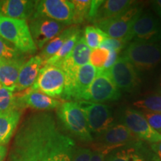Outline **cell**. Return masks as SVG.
Here are the masks:
<instances>
[{"label": "cell", "mask_w": 161, "mask_h": 161, "mask_svg": "<svg viewBox=\"0 0 161 161\" xmlns=\"http://www.w3.org/2000/svg\"><path fill=\"white\" fill-rule=\"evenodd\" d=\"M91 49L86 45L84 40L83 34L78 40L75 47L72 52L63 60L53 64L60 68L64 72L72 71L77 69L80 66L88 64Z\"/></svg>", "instance_id": "obj_17"}, {"label": "cell", "mask_w": 161, "mask_h": 161, "mask_svg": "<svg viewBox=\"0 0 161 161\" xmlns=\"http://www.w3.org/2000/svg\"><path fill=\"white\" fill-rule=\"evenodd\" d=\"M123 125L139 140L154 143L161 141V134L154 130L148 123L140 110L127 108L122 115Z\"/></svg>", "instance_id": "obj_14"}, {"label": "cell", "mask_w": 161, "mask_h": 161, "mask_svg": "<svg viewBox=\"0 0 161 161\" xmlns=\"http://www.w3.org/2000/svg\"><path fill=\"white\" fill-rule=\"evenodd\" d=\"M58 117L64 128L82 142L93 140L84 112L75 101H66L57 108Z\"/></svg>", "instance_id": "obj_3"}, {"label": "cell", "mask_w": 161, "mask_h": 161, "mask_svg": "<svg viewBox=\"0 0 161 161\" xmlns=\"http://www.w3.org/2000/svg\"><path fill=\"white\" fill-rule=\"evenodd\" d=\"M128 44V42L122 39H114V38L107 37L103 40L99 48L110 51V50H115L120 52L123 48L125 47Z\"/></svg>", "instance_id": "obj_32"}, {"label": "cell", "mask_w": 161, "mask_h": 161, "mask_svg": "<svg viewBox=\"0 0 161 161\" xmlns=\"http://www.w3.org/2000/svg\"><path fill=\"white\" fill-rule=\"evenodd\" d=\"M96 73L97 69L91 64H86L80 66L76 72L75 77L65 86L62 99L75 100V102L81 101L96 78Z\"/></svg>", "instance_id": "obj_15"}, {"label": "cell", "mask_w": 161, "mask_h": 161, "mask_svg": "<svg viewBox=\"0 0 161 161\" xmlns=\"http://www.w3.org/2000/svg\"><path fill=\"white\" fill-rule=\"evenodd\" d=\"M108 54L109 51L101 48L92 50L90 56V63L96 69H102L104 64L108 59Z\"/></svg>", "instance_id": "obj_31"}, {"label": "cell", "mask_w": 161, "mask_h": 161, "mask_svg": "<svg viewBox=\"0 0 161 161\" xmlns=\"http://www.w3.org/2000/svg\"><path fill=\"white\" fill-rule=\"evenodd\" d=\"M137 140L130 130L123 124L113 125L98 136L95 144L96 151L108 154L111 151L133 143Z\"/></svg>", "instance_id": "obj_12"}, {"label": "cell", "mask_w": 161, "mask_h": 161, "mask_svg": "<svg viewBox=\"0 0 161 161\" xmlns=\"http://www.w3.org/2000/svg\"><path fill=\"white\" fill-rule=\"evenodd\" d=\"M0 37L23 54L32 55L37 50L26 20L13 19L0 14Z\"/></svg>", "instance_id": "obj_2"}, {"label": "cell", "mask_w": 161, "mask_h": 161, "mask_svg": "<svg viewBox=\"0 0 161 161\" xmlns=\"http://www.w3.org/2000/svg\"><path fill=\"white\" fill-rule=\"evenodd\" d=\"M161 43V20L150 11L143 12L133 25L125 41Z\"/></svg>", "instance_id": "obj_8"}, {"label": "cell", "mask_w": 161, "mask_h": 161, "mask_svg": "<svg viewBox=\"0 0 161 161\" xmlns=\"http://www.w3.org/2000/svg\"><path fill=\"white\" fill-rule=\"evenodd\" d=\"M25 58L0 63V83L3 87L14 92V88L22 67L25 63Z\"/></svg>", "instance_id": "obj_21"}, {"label": "cell", "mask_w": 161, "mask_h": 161, "mask_svg": "<svg viewBox=\"0 0 161 161\" xmlns=\"http://www.w3.org/2000/svg\"><path fill=\"white\" fill-rule=\"evenodd\" d=\"M119 52L115 51V50H110L109 54H108V59H107L105 64H104V66L103 68H102V69L103 70L109 69L110 68L116 63V60H118Z\"/></svg>", "instance_id": "obj_35"}, {"label": "cell", "mask_w": 161, "mask_h": 161, "mask_svg": "<svg viewBox=\"0 0 161 161\" xmlns=\"http://www.w3.org/2000/svg\"><path fill=\"white\" fill-rule=\"evenodd\" d=\"M122 96L110 78L103 69H97L96 78L84 94L81 101L101 102H114L119 99Z\"/></svg>", "instance_id": "obj_10"}, {"label": "cell", "mask_w": 161, "mask_h": 161, "mask_svg": "<svg viewBox=\"0 0 161 161\" xmlns=\"http://www.w3.org/2000/svg\"><path fill=\"white\" fill-rule=\"evenodd\" d=\"M106 155L107 154L99 152V151L95 150L93 152H92L90 161H105Z\"/></svg>", "instance_id": "obj_38"}, {"label": "cell", "mask_w": 161, "mask_h": 161, "mask_svg": "<svg viewBox=\"0 0 161 161\" xmlns=\"http://www.w3.org/2000/svg\"><path fill=\"white\" fill-rule=\"evenodd\" d=\"M43 66H44V62L40 55L33 56L26 60L20 70L14 92H19L31 87L37 80Z\"/></svg>", "instance_id": "obj_19"}, {"label": "cell", "mask_w": 161, "mask_h": 161, "mask_svg": "<svg viewBox=\"0 0 161 161\" xmlns=\"http://www.w3.org/2000/svg\"><path fill=\"white\" fill-rule=\"evenodd\" d=\"M81 35L82 32L80 31V29H78L77 31L69 38V39L66 40L64 45L62 46V47L59 49V51H58L55 55H53L52 58H50L49 60H47L46 62H44V65H45V64L53 65V64H56L57 62L63 60L64 58H65L66 56L72 52L73 48L75 47V44L77 43L78 40L80 39Z\"/></svg>", "instance_id": "obj_24"}, {"label": "cell", "mask_w": 161, "mask_h": 161, "mask_svg": "<svg viewBox=\"0 0 161 161\" xmlns=\"http://www.w3.org/2000/svg\"><path fill=\"white\" fill-rule=\"evenodd\" d=\"M23 55L11 43L0 37V63L17 59L23 57Z\"/></svg>", "instance_id": "obj_28"}, {"label": "cell", "mask_w": 161, "mask_h": 161, "mask_svg": "<svg viewBox=\"0 0 161 161\" xmlns=\"http://www.w3.org/2000/svg\"><path fill=\"white\" fill-rule=\"evenodd\" d=\"M8 148L6 146H0V161H4L7 155Z\"/></svg>", "instance_id": "obj_39"}, {"label": "cell", "mask_w": 161, "mask_h": 161, "mask_svg": "<svg viewBox=\"0 0 161 161\" xmlns=\"http://www.w3.org/2000/svg\"><path fill=\"white\" fill-rule=\"evenodd\" d=\"M78 29L79 28L78 26H69V27L66 28L55 38L50 40L49 43L41 49L42 51L39 55L40 57L43 59V62H46L50 58L55 55L66 40L69 39Z\"/></svg>", "instance_id": "obj_23"}, {"label": "cell", "mask_w": 161, "mask_h": 161, "mask_svg": "<svg viewBox=\"0 0 161 161\" xmlns=\"http://www.w3.org/2000/svg\"><path fill=\"white\" fill-rule=\"evenodd\" d=\"M84 40L90 49H98L104 39L109 37L108 35L95 25H87L83 34Z\"/></svg>", "instance_id": "obj_26"}, {"label": "cell", "mask_w": 161, "mask_h": 161, "mask_svg": "<svg viewBox=\"0 0 161 161\" xmlns=\"http://www.w3.org/2000/svg\"><path fill=\"white\" fill-rule=\"evenodd\" d=\"M160 88L161 90V77H160Z\"/></svg>", "instance_id": "obj_40"}, {"label": "cell", "mask_w": 161, "mask_h": 161, "mask_svg": "<svg viewBox=\"0 0 161 161\" xmlns=\"http://www.w3.org/2000/svg\"><path fill=\"white\" fill-rule=\"evenodd\" d=\"M152 10L161 20V0H154L152 2Z\"/></svg>", "instance_id": "obj_37"}, {"label": "cell", "mask_w": 161, "mask_h": 161, "mask_svg": "<svg viewBox=\"0 0 161 161\" xmlns=\"http://www.w3.org/2000/svg\"><path fill=\"white\" fill-rule=\"evenodd\" d=\"M36 1L0 0V14L17 19L29 20L35 13Z\"/></svg>", "instance_id": "obj_18"}, {"label": "cell", "mask_w": 161, "mask_h": 161, "mask_svg": "<svg viewBox=\"0 0 161 161\" xmlns=\"http://www.w3.org/2000/svg\"><path fill=\"white\" fill-rule=\"evenodd\" d=\"M151 148L155 155L157 160L161 161V141L152 143L151 145Z\"/></svg>", "instance_id": "obj_36"}, {"label": "cell", "mask_w": 161, "mask_h": 161, "mask_svg": "<svg viewBox=\"0 0 161 161\" xmlns=\"http://www.w3.org/2000/svg\"><path fill=\"white\" fill-rule=\"evenodd\" d=\"M92 155V151L90 148H76L72 161H90Z\"/></svg>", "instance_id": "obj_34"}, {"label": "cell", "mask_w": 161, "mask_h": 161, "mask_svg": "<svg viewBox=\"0 0 161 161\" xmlns=\"http://www.w3.org/2000/svg\"><path fill=\"white\" fill-rule=\"evenodd\" d=\"M123 57L129 60L137 71H149L161 62V43L131 42L125 50Z\"/></svg>", "instance_id": "obj_4"}, {"label": "cell", "mask_w": 161, "mask_h": 161, "mask_svg": "<svg viewBox=\"0 0 161 161\" xmlns=\"http://www.w3.org/2000/svg\"><path fill=\"white\" fill-rule=\"evenodd\" d=\"M32 17H46L66 25L75 24V8L69 0H40L36 1Z\"/></svg>", "instance_id": "obj_7"}, {"label": "cell", "mask_w": 161, "mask_h": 161, "mask_svg": "<svg viewBox=\"0 0 161 161\" xmlns=\"http://www.w3.org/2000/svg\"><path fill=\"white\" fill-rule=\"evenodd\" d=\"M17 96V104L19 109L26 108H32L40 111L57 109L62 103L60 100L49 97L37 90L28 89L24 90L23 93Z\"/></svg>", "instance_id": "obj_16"}, {"label": "cell", "mask_w": 161, "mask_h": 161, "mask_svg": "<svg viewBox=\"0 0 161 161\" xmlns=\"http://www.w3.org/2000/svg\"><path fill=\"white\" fill-rule=\"evenodd\" d=\"M72 2L75 8V24L80 23L88 19L92 0H72Z\"/></svg>", "instance_id": "obj_30"}, {"label": "cell", "mask_w": 161, "mask_h": 161, "mask_svg": "<svg viewBox=\"0 0 161 161\" xmlns=\"http://www.w3.org/2000/svg\"><path fill=\"white\" fill-rule=\"evenodd\" d=\"M119 90L133 92L140 83L138 71L125 57L119 58L109 69L104 70Z\"/></svg>", "instance_id": "obj_11"}, {"label": "cell", "mask_w": 161, "mask_h": 161, "mask_svg": "<svg viewBox=\"0 0 161 161\" xmlns=\"http://www.w3.org/2000/svg\"><path fill=\"white\" fill-rule=\"evenodd\" d=\"M77 102L85 115L90 133L99 136L114 125L112 110L108 105L88 101Z\"/></svg>", "instance_id": "obj_9"}, {"label": "cell", "mask_w": 161, "mask_h": 161, "mask_svg": "<svg viewBox=\"0 0 161 161\" xmlns=\"http://www.w3.org/2000/svg\"><path fill=\"white\" fill-rule=\"evenodd\" d=\"M142 113L150 126L161 134V113L146 111H142Z\"/></svg>", "instance_id": "obj_33"}, {"label": "cell", "mask_w": 161, "mask_h": 161, "mask_svg": "<svg viewBox=\"0 0 161 161\" xmlns=\"http://www.w3.org/2000/svg\"><path fill=\"white\" fill-rule=\"evenodd\" d=\"M17 110L19 109L17 104V96L14 92L3 86L0 87V112H8Z\"/></svg>", "instance_id": "obj_27"}, {"label": "cell", "mask_w": 161, "mask_h": 161, "mask_svg": "<svg viewBox=\"0 0 161 161\" xmlns=\"http://www.w3.org/2000/svg\"><path fill=\"white\" fill-rule=\"evenodd\" d=\"M75 142L61 131L51 112L26 116L15 133L8 161H72Z\"/></svg>", "instance_id": "obj_1"}, {"label": "cell", "mask_w": 161, "mask_h": 161, "mask_svg": "<svg viewBox=\"0 0 161 161\" xmlns=\"http://www.w3.org/2000/svg\"><path fill=\"white\" fill-rule=\"evenodd\" d=\"M106 161H145L143 158L133 148H127L113 153Z\"/></svg>", "instance_id": "obj_29"}, {"label": "cell", "mask_w": 161, "mask_h": 161, "mask_svg": "<svg viewBox=\"0 0 161 161\" xmlns=\"http://www.w3.org/2000/svg\"><path fill=\"white\" fill-rule=\"evenodd\" d=\"M23 111L0 112V146H6L17 131Z\"/></svg>", "instance_id": "obj_22"}, {"label": "cell", "mask_w": 161, "mask_h": 161, "mask_svg": "<svg viewBox=\"0 0 161 161\" xmlns=\"http://www.w3.org/2000/svg\"><path fill=\"white\" fill-rule=\"evenodd\" d=\"M134 3L130 0H101L91 23L95 24L120 14L135 4Z\"/></svg>", "instance_id": "obj_20"}, {"label": "cell", "mask_w": 161, "mask_h": 161, "mask_svg": "<svg viewBox=\"0 0 161 161\" xmlns=\"http://www.w3.org/2000/svg\"><path fill=\"white\" fill-rule=\"evenodd\" d=\"M142 13V8L139 4L135 3L120 14L98 22L94 25L110 38L125 40L133 25Z\"/></svg>", "instance_id": "obj_5"}, {"label": "cell", "mask_w": 161, "mask_h": 161, "mask_svg": "<svg viewBox=\"0 0 161 161\" xmlns=\"http://www.w3.org/2000/svg\"><path fill=\"white\" fill-rule=\"evenodd\" d=\"M28 24L34 43L39 49L66 28L64 24L46 17H31Z\"/></svg>", "instance_id": "obj_13"}, {"label": "cell", "mask_w": 161, "mask_h": 161, "mask_svg": "<svg viewBox=\"0 0 161 161\" xmlns=\"http://www.w3.org/2000/svg\"><path fill=\"white\" fill-rule=\"evenodd\" d=\"M140 111L161 113V93H154L133 103Z\"/></svg>", "instance_id": "obj_25"}, {"label": "cell", "mask_w": 161, "mask_h": 161, "mask_svg": "<svg viewBox=\"0 0 161 161\" xmlns=\"http://www.w3.org/2000/svg\"><path fill=\"white\" fill-rule=\"evenodd\" d=\"M65 84L66 76L63 70L55 65L45 64L40 69L35 84L29 89L57 99L62 98Z\"/></svg>", "instance_id": "obj_6"}]
</instances>
